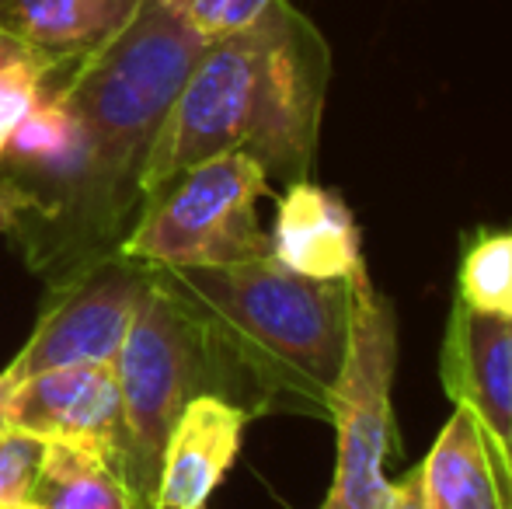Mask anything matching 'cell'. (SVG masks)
<instances>
[{
  "label": "cell",
  "mask_w": 512,
  "mask_h": 509,
  "mask_svg": "<svg viewBox=\"0 0 512 509\" xmlns=\"http://www.w3.org/2000/svg\"><path fill=\"white\" fill-rule=\"evenodd\" d=\"M331 49L290 0L262 21L206 46L175 98L140 171L143 203L216 154L255 157L269 182H304L314 171Z\"/></svg>",
  "instance_id": "cell-1"
},
{
  "label": "cell",
  "mask_w": 512,
  "mask_h": 509,
  "mask_svg": "<svg viewBox=\"0 0 512 509\" xmlns=\"http://www.w3.org/2000/svg\"><path fill=\"white\" fill-rule=\"evenodd\" d=\"M150 276L199 325L223 398L251 415L300 412L331 422L359 276L307 279L272 255Z\"/></svg>",
  "instance_id": "cell-2"
},
{
  "label": "cell",
  "mask_w": 512,
  "mask_h": 509,
  "mask_svg": "<svg viewBox=\"0 0 512 509\" xmlns=\"http://www.w3.org/2000/svg\"><path fill=\"white\" fill-rule=\"evenodd\" d=\"M143 196L105 171L81 119L42 88L0 147V231L28 269L63 286L119 255Z\"/></svg>",
  "instance_id": "cell-3"
},
{
  "label": "cell",
  "mask_w": 512,
  "mask_h": 509,
  "mask_svg": "<svg viewBox=\"0 0 512 509\" xmlns=\"http://www.w3.org/2000/svg\"><path fill=\"white\" fill-rule=\"evenodd\" d=\"M209 42L161 0H140L129 25L74 67L42 77L95 143L112 178L140 192V171ZM143 196V192H140Z\"/></svg>",
  "instance_id": "cell-4"
},
{
  "label": "cell",
  "mask_w": 512,
  "mask_h": 509,
  "mask_svg": "<svg viewBox=\"0 0 512 509\" xmlns=\"http://www.w3.org/2000/svg\"><path fill=\"white\" fill-rule=\"evenodd\" d=\"M269 189L255 157H209L143 203L119 255L147 269H213L269 255V231L258 220V199Z\"/></svg>",
  "instance_id": "cell-5"
},
{
  "label": "cell",
  "mask_w": 512,
  "mask_h": 509,
  "mask_svg": "<svg viewBox=\"0 0 512 509\" xmlns=\"http://www.w3.org/2000/svg\"><path fill=\"white\" fill-rule=\"evenodd\" d=\"M115 381L126 419V478L150 509L161 450L185 401L216 391V370L192 314L150 276L115 356Z\"/></svg>",
  "instance_id": "cell-6"
},
{
  "label": "cell",
  "mask_w": 512,
  "mask_h": 509,
  "mask_svg": "<svg viewBox=\"0 0 512 509\" xmlns=\"http://www.w3.org/2000/svg\"><path fill=\"white\" fill-rule=\"evenodd\" d=\"M394 370H398V314L370 272L356 279L349 356L331 401L335 478L321 509H387L394 482L387 457L394 450Z\"/></svg>",
  "instance_id": "cell-7"
},
{
  "label": "cell",
  "mask_w": 512,
  "mask_h": 509,
  "mask_svg": "<svg viewBox=\"0 0 512 509\" xmlns=\"http://www.w3.org/2000/svg\"><path fill=\"white\" fill-rule=\"evenodd\" d=\"M147 286V265L122 255H112L70 283L53 286L35 332L28 335L11 367L0 370V387L77 363H115Z\"/></svg>",
  "instance_id": "cell-8"
},
{
  "label": "cell",
  "mask_w": 512,
  "mask_h": 509,
  "mask_svg": "<svg viewBox=\"0 0 512 509\" xmlns=\"http://www.w3.org/2000/svg\"><path fill=\"white\" fill-rule=\"evenodd\" d=\"M0 422L42 443H81L126 468V419L112 363H77L0 387Z\"/></svg>",
  "instance_id": "cell-9"
},
{
  "label": "cell",
  "mask_w": 512,
  "mask_h": 509,
  "mask_svg": "<svg viewBox=\"0 0 512 509\" xmlns=\"http://www.w3.org/2000/svg\"><path fill=\"white\" fill-rule=\"evenodd\" d=\"M251 419L255 415L244 405L213 391L185 401L164 440L150 509H206L216 485L234 468Z\"/></svg>",
  "instance_id": "cell-10"
},
{
  "label": "cell",
  "mask_w": 512,
  "mask_h": 509,
  "mask_svg": "<svg viewBox=\"0 0 512 509\" xmlns=\"http://www.w3.org/2000/svg\"><path fill=\"white\" fill-rule=\"evenodd\" d=\"M439 381L453 405L478 415L492 447L506 457L512 433V318L478 314L453 300L439 349Z\"/></svg>",
  "instance_id": "cell-11"
},
{
  "label": "cell",
  "mask_w": 512,
  "mask_h": 509,
  "mask_svg": "<svg viewBox=\"0 0 512 509\" xmlns=\"http://www.w3.org/2000/svg\"><path fill=\"white\" fill-rule=\"evenodd\" d=\"M269 255L307 279H356L366 272L356 217L335 189H324L314 178L283 189Z\"/></svg>",
  "instance_id": "cell-12"
},
{
  "label": "cell",
  "mask_w": 512,
  "mask_h": 509,
  "mask_svg": "<svg viewBox=\"0 0 512 509\" xmlns=\"http://www.w3.org/2000/svg\"><path fill=\"white\" fill-rule=\"evenodd\" d=\"M418 478L425 509H512L506 457L464 405H453V415L418 464Z\"/></svg>",
  "instance_id": "cell-13"
},
{
  "label": "cell",
  "mask_w": 512,
  "mask_h": 509,
  "mask_svg": "<svg viewBox=\"0 0 512 509\" xmlns=\"http://www.w3.org/2000/svg\"><path fill=\"white\" fill-rule=\"evenodd\" d=\"M140 0H0V28L49 63L74 67L129 25Z\"/></svg>",
  "instance_id": "cell-14"
},
{
  "label": "cell",
  "mask_w": 512,
  "mask_h": 509,
  "mask_svg": "<svg viewBox=\"0 0 512 509\" xmlns=\"http://www.w3.org/2000/svg\"><path fill=\"white\" fill-rule=\"evenodd\" d=\"M25 509H143L126 468L81 443H46Z\"/></svg>",
  "instance_id": "cell-15"
},
{
  "label": "cell",
  "mask_w": 512,
  "mask_h": 509,
  "mask_svg": "<svg viewBox=\"0 0 512 509\" xmlns=\"http://www.w3.org/2000/svg\"><path fill=\"white\" fill-rule=\"evenodd\" d=\"M453 300L478 314L512 318V231H478L464 241Z\"/></svg>",
  "instance_id": "cell-16"
},
{
  "label": "cell",
  "mask_w": 512,
  "mask_h": 509,
  "mask_svg": "<svg viewBox=\"0 0 512 509\" xmlns=\"http://www.w3.org/2000/svg\"><path fill=\"white\" fill-rule=\"evenodd\" d=\"M161 4L206 42H216L262 21L276 0H161Z\"/></svg>",
  "instance_id": "cell-17"
},
{
  "label": "cell",
  "mask_w": 512,
  "mask_h": 509,
  "mask_svg": "<svg viewBox=\"0 0 512 509\" xmlns=\"http://www.w3.org/2000/svg\"><path fill=\"white\" fill-rule=\"evenodd\" d=\"M46 443L0 422V509H25Z\"/></svg>",
  "instance_id": "cell-18"
},
{
  "label": "cell",
  "mask_w": 512,
  "mask_h": 509,
  "mask_svg": "<svg viewBox=\"0 0 512 509\" xmlns=\"http://www.w3.org/2000/svg\"><path fill=\"white\" fill-rule=\"evenodd\" d=\"M42 77H46V70L35 67L0 70V147L11 136V129L25 119V112L39 102Z\"/></svg>",
  "instance_id": "cell-19"
},
{
  "label": "cell",
  "mask_w": 512,
  "mask_h": 509,
  "mask_svg": "<svg viewBox=\"0 0 512 509\" xmlns=\"http://www.w3.org/2000/svg\"><path fill=\"white\" fill-rule=\"evenodd\" d=\"M14 67H35V70H46L49 74V63L42 60L39 53H32L25 42L14 39L11 32L0 28V70H14Z\"/></svg>",
  "instance_id": "cell-20"
},
{
  "label": "cell",
  "mask_w": 512,
  "mask_h": 509,
  "mask_svg": "<svg viewBox=\"0 0 512 509\" xmlns=\"http://www.w3.org/2000/svg\"><path fill=\"white\" fill-rule=\"evenodd\" d=\"M387 509H425V496H422V478H418V464L408 471L405 478L394 482L391 503Z\"/></svg>",
  "instance_id": "cell-21"
},
{
  "label": "cell",
  "mask_w": 512,
  "mask_h": 509,
  "mask_svg": "<svg viewBox=\"0 0 512 509\" xmlns=\"http://www.w3.org/2000/svg\"><path fill=\"white\" fill-rule=\"evenodd\" d=\"M506 468H509V478H512V433H509V443H506Z\"/></svg>",
  "instance_id": "cell-22"
}]
</instances>
